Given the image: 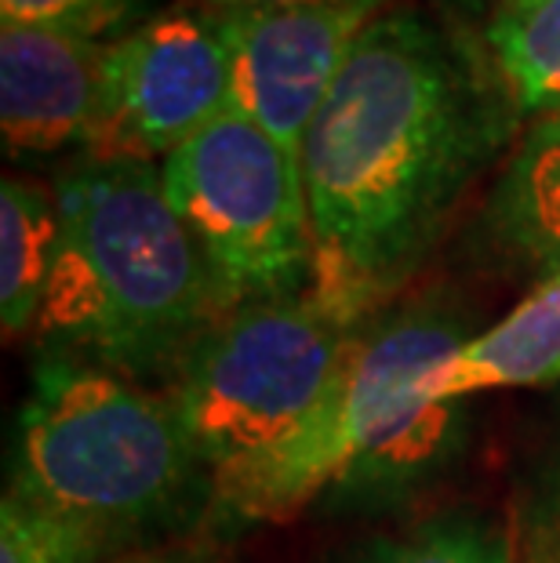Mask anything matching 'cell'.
I'll return each mask as SVG.
<instances>
[{
    "mask_svg": "<svg viewBox=\"0 0 560 563\" xmlns=\"http://www.w3.org/2000/svg\"><path fill=\"white\" fill-rule=\"evenodd\" d=\"M524 128L481 33L411 4L375 15L303 142L309 295L353 328L383 313Z\"/></svg>",
    "mask_w": 560,
    "mask_h": 563,
    "instance_id": "6da1fadb",
    "label": "cell"
},
{
    "mask_svg": "<svg viewBox=\"0 0 560 563\" xmlns=\"http://www.w3.org/2000/svg\"><path fill=\"white\" fill-rule=\"evenodd\" d=\"M52 189L58 247L37 317L41 353L168 389L222 306L161 164L80 153Z\"/></svg>",
    "mask_w": 560,
    "mask_h": 563,
    "instance_id": "7a4b0ae2",
    "label": "cell"
},
{
    "mask_svg": "<svg viewBox=\"0 0 560 563\" xmlns=\"http://www.w3.org/2000/svg\"><path fill=\"white\" fill-rule=\"evenodd\" d=\"M4 495L85 517L142 549L197 534L216 476L168 393L66 353H41L19 411Z\"/></svg>",
    "mask_w": 560,
    "mask_h": 563,
    "instance_id": "3957f363",
    "label": "cell"
},
{
    "mask_svg": "<svg viewBox=\"0 0 560 563\" xmlns=\"http://www.w3.org/2000/svg\"><path fill=\"white\" fill-rule=\"evenodd\" d=\"M356 331L309 291L211 320L164 393L216 484L284 448L320 411Z\"/></svg>",
    "mask_w": 560,
    "mask_h": 563,
    "instance_id": "277c9868",
    "label": "cell"
},
{
    "mask_svg": "<svg viewBox=\"0 0 560 563\" xmlns=\"http://www.w3.org/2000/svg\"><path fill=\"white\" fill-rule=\"evenodd\" d=\"M161 172L222 309L309 291L314 233L303 172L255 121L226 110Z\"/></svg>",
    "mask_w": 560,
    "mask_h": 563,
    "instance_id": "5b68a950",
    "label": "cell"
},
{
    "mask_svg": "<svg viewBox=\"0 0 560 563\" xmlns=\"http://www.w3.org/2000/svg\"><path fill=\"white\" fill-rule=\"evenodd\" d=\"M466 342V320L440 298L383 309L361 323L320 411L284 448L216 484V520L241 527L284 520L303 506H314L331 476L367 440L383 433L419 397L422 382Z\"/></svg>",
    "mask_w": 560,
    "mask_h": 563,
    "instance_id": "8992f818",
    "label": "cell"
},
{
    "mask_svg": "<svg viewBox=\"0 0 560 563\" xmlns=\"http://www.w3.org/2000/svg\"><path fill=\"white\" fill-rule=\"evenodd\" d=\"M233 106L230 41L219 11L172 0L106 41L99 117L80 153L168 161Z\"/></svg>",
    "mask_w": 560,
    "mask_h": 563,
    "instance_id": "52a82bcc",
    "label": "cell"
},
{
    "mask_svg": "<svg viewBox=\"0 0 560 563\" xmlns=\"http://www.w3.org/2000/svg\"><path fill=\"white\" fill-rule=\"evenodd\" d=\"M393 0H331L295 11L222 15L233 63V106L303 172V142L367 22Z\"/></svg>",
    "mask_w": 560,
    "mask_h": 563,
    "instance_id": "ba28073f",
    "label": "cell"
},
{
    "mask_svg": "<svg viewBox=\"0 0 560 563\" xmlns=\"http://www.w3.org/2000/svg\"><path fill=\"white\" fill-rule=\"evenodd\" d=\"M106 41L37 22H0V135L8 157L85 150L102 95Z\"/></svg>",
    "mask_w": 560,
    "mask_h": 563,
    "instance_id": "9c48e42d",
    "label": "cell"
},
{
    "mask_svg": "<svg viewBox=\"0 0 560 563\" xmlns=\"http://www.w3.org/2000/svg\"><path fill=\"white\" fill-rule=\"evenodd\" d=\"M466 400H433L426 389L367 440L314 498L325 517H389L448 484L470 451Z\"/></svg>",
    "mask_w": 560,
    "mask_h": 563,
    "instance_id": "30bf717a",
    "label": "cell"
},
{
    "mask_svg": "<svg viewBox=\"0 0 560 563\" xmlns=\"http://www.w3.org/2000/svg\"><path fill=\"white\" fill-rule=\"evenodd\" d=\"M466 244L509 284L535 287L560 273V110L524 128L473 214Z\"/></svg>",
    "mask_w": 560,
    "mask_h": 563,
    "instance_id": "8fae6325",
    "label": "cell"
},
{
    "mask_svg": "<svg viewBox=\"0 0 560 563\" xmlns=\"http://www.w3.org/2000/svg\"><path fill=\"white\" fill-rule=\"evenodd\" d=\"M560 382V273L535 284L495 328L470 339L422 382L433 400H470L484 389H539Z\"/></svg>",
    "mask_w": 560,
    "mask_h": 563,
    "instance_id": "7c38bea8",
    "label": "cell"
},
{
    "mask_svg": "<svg viewBox=\"0 0 560 563\" xmlns=\"http://www.w3.org/2000/svg\"><path fill=\"white\" fill-rule=\"evenodd\" d=\"M58 247V200L30 178L0 186V320L8 339L37 328Z\"/></svg>",
    "mask_w": 560,
    "mask_h": 563,
    "instance_id": "4fadbf2b",
    "label": "cell"
},
{
    "mask_svg": "<svg viewBox=\"0 0 560 563\" xmlns=\"http://www.w3.org/2000/svg\"><path fill=\"white\" fill-rule=\"evenodd\" d=\"M481 37L524 124L560 110V0H509Z\"/></svg>",
    "mask_w": 560,
    "mask_h": 563,
    "instance_id": "5bb4252c",
    "label": "cell"
},
{
    "mask_svg": "<svg viewBox=\"0 0 560 563\" xmlns=\"http://www.w3.org/2000/svg\"><path fill=\"white\" fill-rule=\"evenodd\" d=\"M131 553H142V545L106 523L15 495L0 501V563H117Z\"/></svg>",
    "mask_w": 560,
    "mask_h": 563,
    "instance_id": "9a60e30c",
    "label": "cell"
},
{
    "mask_svg": "<svg viewBox=\"0 0 560 563\" xmlns=\"http://www.w3.org/2000/svg\"><path fill=\"white\" fill-rule=\"evenodd\" d=\"M350 563H514V527L487 512H437L400 538L361 549Z\"/></svg>",
    "mask_w": 560,
    "mask_h": 563,
    "instance_id": "2e32d148",
    "label": "cell"
},
{
    "mask_svg": "<svg viewBox=\"0 0 560 563\" xmlns=\"http://www.w3.org/2000/svg\"><path fill=\"white\" fill-rule=\"evenodd\" d=\"M509 527L514 563H560V422L524 476Z\"/></svg>",
    "mask_w": 560,
    "mask_h": 563,
    "instance_id": "e0dca14e",
    "label": "cell"
},
{
    "mask_svg": "<svg viewBox=\"0 0 560 563\" xmlns=\"http://www.w3.org/2000/svg\"><path fill=\"white\" fill-rule=\"evenodd\" d=\"M157 8H164L161 0H0V22H37L113 41Z\"/></svg>",
    "mask_w": 560,
    "mask_h": 563,
    "instance_id": "ac0fdd59",
    "label": "cell"
},
{
    "mask_svg": "<svg viewBox=\"0 0 560 563\" xmlns=\"http://www.w3.org/2000/svg\"><path fill=\"white\" fill-rule=\"evenodd\" d=\"M117 563H230V556H226V545L219 542V531H208V534L197 531V534L175 538V542L142 549V553H131Z\"/></svg>",
    "mask_w": 560,
    "mask_h": 563,
    "instance_id": "d6986e66",
    "label": "cell"
},
{
    "mask_svg": "<svg viewBox=\"0 0 560 563\" xmlns=\"http://www.w3.org/2000/svg\"><path fill=\"white\" fill-rule=\"evenodd\" d=\"M440 19L455 22L470 33H484L509 8V0H426Z\"/></svg>",
    "mask_w": 560,
    "mask_h": 563,
    "instance_id": "ffe728a7",
    "label": "cell"
},
{
    "mask_svg": "<svg viewBox=\"0 0 560 563\" xmlns=\"http://www.w3.org/2000/svg\"><path fill=\"white\" fill-rule=\"evenodd\" d=\"M205 8L219 15H248V11H295V8H317L331 0H200Z\"/></svg>",
    "mask_w": 560,
    "mask_h": 563,
    "instance_id": "44dd1931",
    "label": "cell"
}]
</instances>
